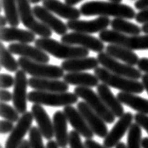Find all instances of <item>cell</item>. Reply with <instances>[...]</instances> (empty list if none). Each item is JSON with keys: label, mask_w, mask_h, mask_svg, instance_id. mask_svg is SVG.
<instances>
[{"label": "cell", "mask_w": 148, "mask_h": 148, "mask_svg": "<svg viewBox=\"0 0 148 148\" xmlns=\"http://www.w3.org/2000/svg\"><path fill=\"white\" fill-rule=\"evenodd\" d=\"M80 11L85 16H113V17L134 19L137 13L133 8L125 4L106 1H88L81 6Z\"/></svg>", "instance_id": "1"}, {"label": "cell", "mask_w": 148, "mask_h": 148, "mask_svg": "<svg viewBox=\"0 0 148 148\" xmlns=\"http://www.w3.org/2000/svg\"><path fill=\"white\" fill-rule=\"evenodd\" d=\"M35 47L58 59H74L88 56L89 50L80 46H72L58 42L50 37H41L35 40Z\"/></svg>", "instance_id": "2"}, {"label": "cell", "mask_w": 148, "mask_h": 148, "mask_svg": "<svg viewBox=\"0 0 148 148\" xmlns=\"http://www.w3.org/2000/svg\"><path fill=\"white\" fill-rule=\"evenodd\" d=\"M94 74L103 84H106L110 87H113V88L119 89L123 92L140 94L143 93L144 90V86L142 82L118 75V74L109 71L108 69H105L103 66V68L98 66L94 69Z\"/></svg>", "instance_id": "3"}, {"label": "cell", "mask_w": 148, "mask_h": 148, "mask_svg": "<svg viewBox=\"0 0 148 148\" xmlns=\"http://www.w3.org/2000/svg\"><path fill=\"white\" fill-rule=\"evenodd\" d=\"M99 38L103 42L115 44L131 50L148 49V34L145 35H127L115 31L105 29L101 32Z\"/></svg>", "instance_id": "4"}, {"label": "cell", "mask_w": 148, "mask_h": 148, "mask_svg": "<svg viewBox=\"0 0 148 148\" xmlns=\"http://www.w3.org/2000/svg\"><path fill=\"white\" fill-rule=\"evenodd\" d=\"M79 97L70 92H48L33 90L29 92L28 101L32 103H38L48 106H72L78 102Z\"/></svg>", "instance_id": "5"}, {"label": "cell", "mask_w": 148, "mask_h": 148, "mask_svg": "<svg viewBox=\"0 0 148 148\" xmlns=\"http://www.w3.org/2000/svg\"><path fill=\"white\" fill-rule=\"evenodd\" d=\"M18 63L20 69L24 70L26 73L36 78L60 79L65 76V73H64L65 70L58 66L35 62L25 57H20L18 59Z\"/></svg>", "instance_id": "6"}, {"label": "cell", "mask_w": 148, "mask_h": 148, "mask_svg": "<svg viewBox=\"0 0 148 148\" xmlns=\"http://www.w3.org/2000/svg\"><path fill=\"white\" fill-rule=\"evenodd\" d=\"M17 5L20 20L27 29L41 37H51L52 31L36 18L29 0H17Z\"/></svg>", "instance_id": "7"}, {"label": "cell", "mask_w": 148, "mask_h": 148, "mask_svg": "<svg viewBox=\"0 0 148 148\" xmlns=\"http://www.w3.org/2000/svg\"><path fill=\"white\" fill-rule=\"evenodd\" d=\"M74 93L79 98L85 101L87 105L91 107L106 123H114V121L116 119V116L106 106V103H103V101L99 96V94L98 93L96 94V92H94L90 87L77 86L74 89Z\"/></svg>", "instance_id": "8"}, {"label": "cell", "mask_w": 148, "mask_h": 148, "mask_svg": "<svg viewBox=\"0 0 148 148\" xmlns=\"http://www.w3.org/2000/svg\"><path fill=\"white\" fill-rule=\"evenodd\" d=\"M99 63L103 68L108 69L109 71L118 74V75L126 77L129 79L139 80L142 78V71L139 69H135L133 66L127 65V64H123L118 61L114 57L110 56L106 52H100L97 56Z\"/></svg>", "instance_id": "9"}, {"label": "cell", "mask_w": 148, "mask_h": 148, "mask_svg": "<svg viewBox=\"0 0 148 148\" xmlns=\"http://www.w3.org/2000/svg\"><path fill=\"white\" fill-rule=\"evenodd\" d=\"M15 82L13 86L12 92V103L13 107L20 114L27 112V102H28V94L27 88L29 86V79L27 78V73L23 69L17 70L14 76Z\"/></svg>", "instance_id": "10"}, {"label": "cell", "mask_w": 148, "mask_h": 148, "mask_svg": "<svg viewBox=\"0 0 148 148\" xmlns=\"http://www.w3.org/2000/svg\"><path fill=\"white\" fill-rule=\"evenodd\" d=\"M61 42L72 46H80L94 52H102L105 49L103 42L100 38H96L88 33L72 32L62 35Z\"/></svg>", "instance_id": "11"}, {"label": "cell", "mask_w": 148, "mask_h": 148, "mask_svg": "<svg viewBox=\"0 0 148 148\" xmlns=\"http://www.w3.org/2000/svg\"><path fill=\"white\" fill-rule=\"evenodd\" d=\"M34 120L33 115L31 112L27 111L22 116L20 117L17 124L14 126V128L10 134L9 138L7 139V142L5 144V148H19L21 145L22 142L24 140L25 135L32 128V121Z\"/></svg>", "instance_id": "12"}, {"label": "cell", "mask_w": 148, "mask_h": 148, "mask_svg": "<svg viewBox=\"0 0 148 148\" xmlns=\"http://www.w3.org/2000/svg\"><path fill=\"white\" fill-rule=\"evenodd\" d=\"M110 19L106 16H99L98 18L86 21V20H69L68 28L72 32L83 33H97L106 29L110 25Z\"/></svg>", "instance_id": "13"}, {"label": "cell", "mask_w": 148, "mask_h": 148, "mask_svg": "<svg viewBox=\"0 0 148 148\" xmlns=\"http://www.w3.org/2000/svg\"><path fill=\"white\" fill-rule=\"evenodd\" d=\"M133 120L134 116L131 112H126L120 117L113 128L109 131L106 138H103V145L106 148L115 147L126 133V131L129 130Z\"/></svg>", "instance_id": "14"}, {"label": "cell", "mask_w": 148, "mask_h": 148, "mask_svg": "<svg viewBox=\"0 0 148 148\" xmlns=\"http://www.w3.org/2000/svg\"><path fill=\"white\" fill-rule=\"evenodd\" d=\"M77 109L86 119V123H88L89 127L92 129L95 135L100 138L106 137V135L108 134V129H107L106 122L87 105L85 101L77 103Z\"/></svg>", "instance_id": "15"}, {"label": "cell", "mask_w": 148, "mask_h": 148, "mask_svg": "<svg viewBox=\"0 0 148 148\" xmlns=\"http://www.w3.org/2000/svg\"><path fill=\"white\" fill-rule=\"evenodd\" d=\"M9 50L12 54L19 55L20 57L31 59L32 61L48 64L49 62V56L46 51L37 47L29 46L24 43H12L8 47Z\"/></svg>", "instance_id": "16"}, {"label": "cell", "mask_w": 148, "mask_h": 148, "mask_svg": "<svg viewBox=\"0 0 148 148\" xmlns=\"http://www.w3.org/2000/svg\"><path fill=\"white\" fill-rule=\"evenodd\" d=\"M63 111L65 112L69 123L71 124L74 130L77 131L81 136L85 137L86 139H92L95 134L78 109L72 106H64Z\"/></svg>", "instance_id": "17"}, {"label": "cell", "mask_w": 148, "mask_h": 148, "mask_svg": "<svg viewBox=\"0 0 148 148\" xmlns=\"http://www.w3.org/2000/svg\"><path fill=\"white\" fill-rule=\"evenodd\" d=\"M33 12L39 21L49 27L51 31L58 35H64L68 32V25L57 18L55 15H53L52 12H49L44 6H35L33 8Z\"/></svg>", "instance_id": "18"}, {"label": "cell", "mask_w": 148, "mask_h": 148, "mask_svg": "<svg viewBox=\"0 0 148 148\" xmlns=\"http://www.w3.org/2000/svg\"><path fill=\"white\" fill-rule=\"evenodd\" d=\"M32 113L43 137L46 140H50L54 136V130H53V122H51L49 114L47 113L43 106L38 103H33L32 106Z\"/></svg>", "instance_id": "19"}, {"label": "cell", "mask_w": 148, "mask_h": 148, "mask_svg": "<svg viewBox=\"0 0 148 148\" xmlns=\"http://www.w3.org/2000/svg\"><path fill=\"white\" fill-rule=\"evenodd\" d=\"M29 86L34 90L48 92H68L69 86L65 81L59 79L36 78L32 77L29 79Z\"/></svg>", "instance_id": "20"}, {"label": "cell", "mask_w": 148, "mask_h": 148, "mask_svg": "<svg viewBox=\"0 0 148 148\" xmlns=\"http://www.w3.org/2000/svg\"><path fill=\"white\" fill-rule=\"evenodd\" d=\"M43 6L52 13L68 20H76L81 17V11L73 6L63 3L59 0H44Z\"/></svg>", "instance_id": "21"}, {"label": "cell", "mask_w": 148, "mask_h": 148, "mask_svg": "<svg viewBox=\"0 0 148 148\" xmlns=\"http://www.w3.org/2000/svg\"><path fill=\"white\" fill-rule=\"evenodd\" d=\"M53 130L59 147L66 148L69 144V133H68V118L64 111H56L53 114Z\"/></svg>", "instance_id": "22"}, {"label": "cell", "mask_w": 148, "mask_h": 148, "mask_svg": "<svg viewBox=\"0 0 148 148\" xmlns=\"http://www.w3.org/2000/svg\"><path fill=\"white\" fill-rule=\"evenodd\" d=\"M0 38L2 42H19L29 44L35 42V33L32 31L18 29L17 27H10L1 29Z\"/></svg>", "instance_id": "23"}, {"label": "cell", "mask_w": 148, "mask_h": 148, "mask_svg": "<svg viewBox=\"0 0 148 148\" xmlns=\"http://www.w3.org/2000/svg\"><path fill=\"white\" fill-rule=\"evenodd\" d=\"M99 61L94 57H81L63 61L61 68L66 72H80L85 70L95 69L99 66Z\"/></svg>", "instance_id": "24"}, {"label": "cell", "mask_w": 148, "mask_h": 148, "mask_svg": "<svg viewBox=\"0 0 148 148\" xmlns=\"http://www.w3.org/2000/svg\"><path fill=\"white\" fill-rule=\"evenodd\" d=\"M97 93L99 94L101 99L103 101L106 106L112 111V113L116 117L120 118L124 114V109L117 97L114 96V94L110 90L109 86L106 84H99L97 86Z\"/></svg>", "instance_id": "25"}, {"label": "cell", "mask_w": 148, "mask_h": 148, "mask_svg": "<svg viewBox=\"0 0 148 148\" xmlns=\"http://www.w3.org/2000/svg\"><path fill=\"white\" fill-rule=\"evenodd\" d=\"M106 52L108 53L110 56L114 57L115 59L121 60L127 65L133 66L138 65L140 61L139 56L134 52V50H131L119 45H115V44H109L108 46H106Z\"/></svg>", "instance_id": "26"}, {"label": "cell", "mask_w": 148, "mask_h": 148, "mask_svg": "<svg viewBox=\"0 0 148 148\" xmlns=\"http://www.w3.org/2000/svg\"><path fill=\"white\" fill-rule=\"evenodd\" d=\"M64 81L69 85H73L77 86L94 87L98 86L99 78L95 74L86 72H68L63 77Z\"/></svg>", "instance_id": "27"}, {"label": "cell", "mask_w": 148, "mask_h": 148, "mask_svg": "<svg viewBox=\"0 0 148 148\" xmlns=\"http://www.w3.org/2000/svg\"><path fill=\"white\" fill-rule=\"evenodd\" d=\"M117 98L123 105L131 107L140 113L148 115V100L143 97L137 96L134 93H127L121 91L118 93Z\"/></svg>", "instance_id": "28"}, {"label": "cell", "mask_w": 148, "mask_h": 148, "mask_svg": "<svg viewBox=\"0 0 148 148\" xmlns=\"http://www.w3.org/2000/svg\"><path fill=\"white\" fill-rule=\"evenodd\" d=\"M1 10L5 12V16L8 19L11 27H17L20 24V15L18 11L17 0H0Z\"/></svg>", "instance_id": "29"}, {"label": "cell", "mask_w": 148, "mask_h": 148, "mask_svg": "<svg viewBox=\"0 0 148 148\" xmlns=\"http://www.w3.org/2000/svg\"><path fill=\"white\" fill-rule=\"evenodd\" d=\"M110 25L113 31L127 35H140V33L143 32L142 28L134 23L126 21L125 18H114Z\"/></svg>", "instance_id": "30"}, {"label": "cell", "mask_w": 148, "mask_h": 148, "mask_svg": "<svg viewBox=\"0 0 148 148\" xmlns=\"http://www.w3.org/2000/svg\"><path fill=\"white\" fill-rule=\"evenodd\" d=\"M0 63H1L2 68L11 72H16L20 68L18 60L14 59L12 52L10 51L9 49L5 48L3 43L0 45Z\"/></svg>", "instance_id": "31"}, {"label": "cell", "mask_w": 148, "mask_h": 148, "mask_svg": "<svg viewBox=\"0 0 148 148\" xmlns=\"http://www.w3.org/2000/svg\"><path fill=\"white\" fill-rule=\"evenodd\" d=\"M127 148H143L142 127L138 123H132L127 134Z\"/></svg>", "instance_id": "32"}, {"label": "cell", "mask_w": 148, "mask_h": 148, "mask_svg": "<svg viewBox=\"0 0 148 148\" xmlns=\"http://www.w3.org/2000/svg\"><path fill=\"white\" fill-rule=\"evenodd\" d=\"M19 112L16 110L14 107L9 106L6 103H1L0 105V115L5 120L11 121L12 123L18 122L20 117H19Z\"/></svg>", "instance_id": "33"}, {"label": "cell", "mask_w": 148, "mask_h": 148, "mask_svg": "<svg viewBox=\"0 0 148 148\" xmlns=\"http://www.w3.org/2000/svg\"><path fill=\"white\" fill-rule=\"evenodd\" d=\"M29 140L31 148H45L43 143V135L38 127L32 126L29 132Z\"/></svg>", "instance_id": "34"}, {"label": "cell", "mask_w": 148, "mask_h": 148, "mask_svg": "<svg viewBox=\"0 0 148 148\" xmlns=\"http://www.w3.org/2000/svg\"><path fill=\"white\" fill-rule=\"evenodd\" d=\"M69 144L70 148H86L85 143H83L82 140H81V135L75 130H72L69 132Z\"/></svg>", "instance_id": "35"}, {"label": "cell", "mask_w": 148, "mask_h": 148, "mask_svg": "<svg viewBox=\"0 0 148 148\" xmlns=\"http://www.w3.org/2000/svg\"><path fill=\"white\" fill-rule=\"evenodd\" d=\"M14 82L15 79L12 75H10V74L2 73L0 75V86H1V88L6 89V88H10V87H12L14 86Z\"/></svg>", "instance_id": "36"}, {"label": "cell", "mask_w": 148, "mask_h": 148, "mask_svg": "<svg viewBox=\"0 0 148 148\" xmlns=\"http://www.w3.org/2000/svg\"><path fill=\"white\" fill-rule=\"evenodd\" d=\"M134 120H135L136 123L139 124L142 128H143L148 133V115L139 112L134 116Z\"/></svg>", "instance_id": "37"}, {"label": "cell", "mask_w": 148, "mask_h": 148, "mask_svg": "<svg viewBox=\"0 0 148 148\" xmlns=\"http://www.w3.org/2000/svg\"><path fill=\"white\" fill-rule=\"evenodd\" d=\"M14 128V125H13V123L11 121L8 120H2L1 123H0V133L1 134H8L11 133L12 131Z\"/></svg>", "instance_id": "38"}, {"label": "cell", "mask_w": 148, "mask_h": 148, "mask_svg": "<svg viewBox=\"0 0 148 148\" xmlns=\"http://www.w3.org/2000/svg\"><path fill=\"white\" fill-rule=\"evenodd\" d=\"M136 21L138 23H147L148 22V9H145V10H143V11H140V12H138L136 14Z\"/></svg>", "instance_id": "39"}, {"label": "cell", "mask_w": 148, "mask_h": 148, "mask_svg": "<svg viewBox=\"0 0 148 148\" xmlns=\"http://www.w3.org/2000/svg\"><path fill=\"white\" fill-rule=\"evenodd\" d=\"M0 99H1V102L3 103H8L10 101L12 100V94L8 91L7 89L1 88V91H0Z\"/></svg>", "instance_id": "40"}, {"label": "cell", "mask_w": 148, "mask_h": 148, "mask_svg": "<svg viewBox=\"0 0 148 148\" xmlns=\"http://www.w3.org/2000/svg\"><path fill=\"white\" fill-rule=\"evenodd\" d=\"M138 69L144 73H148V58L143 57V58L140 59L139 63H138Z\"/></svg>", "instance_id": "41"}, {"label": "cell", "mask_w": 148, "mask_h": 148, "mask_svg": "<svg viewBox=\"0 0 148 148\" xmlns=\"http://www.w3.org/2000/svg\"><path fill=\"white\" fill-rule=\"evenodd\" d=\"M84 143H85L86 148H106L105 145H102V144L93 140L92 139H86Z\"/></svg>", "instance_id": "42"}, {"label": "cell", "mask_w": 148, "mask_h": 148, "mask_svg": "<svg viewBox=\"0 0 148 148\" xmlns=\"http://www.w3.org/2000/svg\"><path fill=\"white\" fill-rule=\"evenodd\" d=\"M135 8L140 11L148 9V0H137L135 2Z\"/></svg>", "instance_id": "43"}, {"label": "cell", "mask_w": 148, "mask_h": 148, "mask_svg": "<svg viewBox=\"0 0 148 148\" xmlns=\"http://www.w3.org/2000/svg\"><path fill=\"white\" fill-rule=\"evenodd\" d=\"M140 79H142V83L144 86V90H146L148 94V73H144Z\"/></svg>", "instance_id": "44"}, {"label": "cell", "mask_w": 148, "mask_h": 148, "mask_svg": "<svg viewBox=\"0 0 148 148\" xmlns=\"http://www.w3.org/2000/svg\"><path fill=\"white\" fill-rule=\"evenodd\" d=\"M8 19L6 18V16L5 15H1L0 16V28L2 29H4L6 28V25L8 24Z\"/></svg>", "instance_id": "45"}, {"label": "cell", "mask_w": 148, "mask_h": 148, "mask_svg": "<svg viewBox=\"0 0 148 148\" xmlns=\"http://www.w3.org/2000/svg\"><path fill=\"white\" fill-rule=\"evenodd\" d=\"M59 145H58V143H57V142L55 140H50L48 142V143H47V146L46 148H58Z\"/></svg>", "instance_id": "46"}, {"label": "cell", "mask_w": 148, "mask_h": 148, "mask_svg": "<svg viewBox=\"0 0 148 148\" xmlns=\"http://www.w3.org/2000/svg\"><path fill=\"white\" fill-rule=\"evenodd\" d=\"M19 148H31V144H29V140H24L21 143Z\"/></svg>", "instance_id": "47"}, {"label": "cell", "mask_w": 148, "mask_h": 148, "mask_svg": "<svg viewBox=\"0 0 148 148\" xmlns=\"http://www.w3.org/2000/svg\"><path fill=\"white\" fill-rule=\"evenodd\" d=\"M66 4H69L70 6H74V5H76V4H78V3H80L82 0H65Z\"/></svg>", "instance_id": "48"}, {"label": "cell", "mask_w": 148, "mask_h": 148, "mask_svg": "<svg viewBox=\"0 0 148 148\" xmlns=\"http://www.w3.org/2000/svg\"><path fill=\"white\" fill-rule=\"evenodd\" d=\"M142 146L143 148H148V138H143L142 140Z\"/></svg>", "instance_id": "49"}, {"label": "cell", "mask_w": 148, "mask_h": 148, "mask_svg": "<svg viewBox=\"0 0 148 148\" xmlns=\"http://www.w3.org/2000/svg\"><path fill=\"white\" fill-rule=\"evenodd\" d=\"M142 31L146 33V34H148V22L147 23H144V24H143L142 26Z\"/></svg>", "instance_id": "50"}, {"label": "cell", "mask_w": 148, "mask_h": 148, "mask_svg": "<svg viewBox=\"0 0 148 148\" xmlns=\"http://www.w3.org/2000/svg\"><path fill=\"white\" fill-rule=\"evenodd\" d=\"M115 148H127V145L124 143H122L120 142L119 143L117 144V145L115 146Z\"/></svg>", "instance_id": "51"}, {"label": "cell", "mask_w": 148, "mask_h": 148, "mask_svg": "<svg viewBox=\"0 0 148 148\" xmlns=\"http://www.w3.org/2000/svg\"><path fill=\"white\" fill-rule=\"evenodd\" d=\"M41 1H44V0H29V2L32 3V4H37V3H39Z\"/></svg>", "instance_id": "52"}, {"label": "cell", "mask_w": 148, "mask_h": 148, "mask_svg": "<svg viewBox=\"0 0 148 148\" xmlns=\"http://www.w3.org/2000/svg\"><path fill=\"white\" fill-rule=\"evenodd\" d=\"M110 2H115V3H121L123 0H109Z\"/></svg>", "instance_id": "53"}, {"label": "cell", "mask_w": 148, "mask_h": 148, "mask_svg": "<svg viewBox=\"0 0 148 148\" xmlns=\"http://www.w3.org/2000/svg\"><path fill=\"white\" fill-rule=\"evenodd\" d=\"M1 148H3V147H1Z\"/></svg>", "instance_id": "54"}, {"label": "cell", "mask_w": 148, "mask_h": 148, "mask_svg": "<svg viewBox=\"0 0 148 148\" xmlns=\"http://www.w3.org/2000/svg\"></svg>", "instance_id": "55"}]
</instances>
